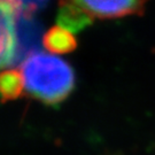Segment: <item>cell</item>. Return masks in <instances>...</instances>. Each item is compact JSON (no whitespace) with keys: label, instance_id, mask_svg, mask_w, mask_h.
Returning <instances> with one entry per match:
<instances>
[{"label":"cell","instance_id":"277c9868","mask_svg":"<svg viewBox=\"0 0 155 155\" xmlns=\"http://www.w3.org/2000/svg\"><path fill=\"white\" fill-rule=\"evenodd\" d=\"M0 86L2 98L5 100L17 98L24 90V83L21 72L14 69H8L4 71L0 78Z\"/></svg>","mask_w":155,"mask_h":155},{"label":"cell","instance_id":"3957f363","mask_svg":"<svg viewBox=\"0 0 155 155\" xmlns=\"http://www.w3.org/2000/svg\"><path fill=\"white\" fill-rule=\"evenodd\" d=\"M44 46L52 54H64L76 47V40L70 30L58 25L45 33Z\"/></svg>","mask_w":155,"mask_h":155},{"label":"cell","instance_id":"7a4b0ae2","mask_svg":"<svg viewBox=\"0 0 155 155\" xmlns=\"http://www.w3.org/2000/svg\"><path fill=\"white\" fill-rule=\"evenodd\" d=\"M147 0H61L60 27L72 31L95 18H118L139 14Z\"/></svg>","mask_w":155,"mask_h":155},{"label":"cell","instance_id":"6da1fadb","mask_svg":"<svg viewBox=\"0 0 155 155\" xmlns=\"http://www.w3.org/2000/svg\"><path fill=\"white\" fill-rule=\"evenodd\" d=\"M24 90L45 104H58L74 87V71L60 56L46 52L30 53L21 64Z\"/></svg>","mask_w":155,"mask_h":155},{"label":"cell","instance_id":"5b68a950","mask_svg":"<svg viewBox=\"0 0 155 155\" xmlns=\"http://www.w3.org/2000/svg\"><path fill=\"white\" fill-rule=\"evenodd\" d=\"M8 1L14 4L17 8L24 12H29V13L31 11H35L37 7L45 2V0H8Z\"/></svg>","mask_w":155,"mask_h":155}]
</instances>
